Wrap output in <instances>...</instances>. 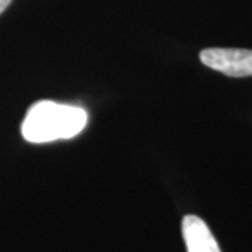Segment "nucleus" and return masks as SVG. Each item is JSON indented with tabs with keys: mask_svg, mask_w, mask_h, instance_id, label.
<instances>
[{
	"mask_svg": "<svg viewBox=\"0 0 252 252\" xmlns=\"http://www.w3.org/2000/svg\"><path fill=\"white\" fill-rule=\"evenodd\" d=\"M87 124V112L80 107L38 101L31 105L21 125V133L31 143H48L79 135Z\"/></svg>",
	"mask_w": 252,
	"mask_h": 252,
	"instance_id": "nucleus-1",
	"label": "nucleus"
},
{
	"mask_svg": "<svg viewBox=\"0 0 252 252\" xmlns=\"http://www.w3.org/2000/svg\"><path fill=\"white\" fill-rule=\"evenodd\" d=\"M200 61L207 67L230 77L252 76V51L233 48H209L200 52Z\"/></svg>",
	"mask_w": 252,
	"mask_h": 252,
	"instance_id": "nucleus-2",
	"label": "nucleus"
},
{
	"mask_svg": "<svg viewBox=\"0 0 252 252\" xmlns=\"http://www.w3.org/2000/svg\"><path fill=\"white\" fill-rule=\"evenodd\" d=\"M182 235L188 252H221L215 235L200 217L193 215L184 217Z\"/></svg>",
	"mask_w": 252,
	"mask_h": 252,
	"instance_id": "nucleus-3",
	"label": "nucleus"
},
{
	"mask_svg": "<svg viewBox=\"0 0 252 252\" xmlns=\"http://www.w3.org/2000/svg\"><path fill=\"white\" fill-rule=\"evenodd\" d=\"M10 3H11V0H0V14L9 7Z\"/></svg>",
	"mask_w": 252,
	"mask_h": 252,
	"instance_id": "nucleus-4",
	"label": "nucleus"
}]
</instances>
